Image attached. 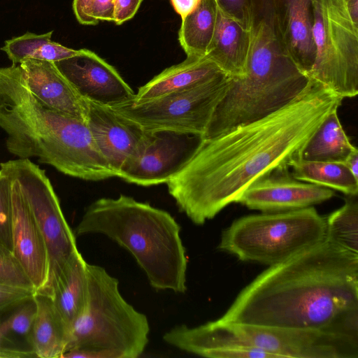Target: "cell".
<instances>
[{
    "instance_id": "6da1fadb",
    "label": "cell",
    "mask_w": 358,
    "mask_h": 358,
    "mask_svg": "<svg viewBox=\"0 0 358 358\" xmlns=\"http://www.w3.org/2000/svg\"><path fill=\"white\" fill-rule=\"evenodd\" d=\"M343 98L310 79L294 100L270 115L202 138L186 165L166 184L180 212L196 225L237 201L254 182L289 168Z\"/></svg>"
},
{
    "instance_id": "7a4b0ae2",
    "label": "cell",
    "mask_w": 358,
    "mask_h": 358,
    "mask_svg": "<svg viewBox=\"0 0 358 358\" xmlns=\"http://www.w3.org/2000/svg\"><path fill=\"white\" fill-rule=\"evenodd\" d=\"M218 320L358 338V255L325 239L270 266Z\"/></svg>"
},
{
    "instance_id": "3957f363",
    "label": "cell",
    "mask_w": 358,
    "mask_h": 358,
    "mask_svg": "<svg viewBox=\"0 0 358 358\" xmlns=\"http://www.w3.org/2000/svg\"><path fill=\"white\" fill-rule=\"evenodd\" d=\"M0 128L7 150L19 158L36 157L84 180L116 177L87 122L36 98L24 85L19 64L0 68Z\"/></svg>"
},
{
    "instance_id": "277c9868",
    "label": "cell",
    "mask_w": 358,
    "mask_h": 358,
    "mask_svg": "<svg viewBox=\"0 0 358 358\" xmlns=\"http://www.w3.org/2000/svg\"><path fill=\"white\" fill-rule=\"evenodd\" d=\"M75 235H103L127 250L157 291L187 290V259L180 227L167 211L124 194L92 203Z\"/></svg>"
},
{
    "instance_id": "5b68a950",
    "label": "cell",
    "mask_w": 358,
    "mask_h": 358,
    "mask_svg": "<svg viewBox=\"0 0 358 358\" xmlns=\"http://www.w3.org/2000/svg\"><path fill=\"white\" fill-rule=\"evenodd\" d=\"M87 278L85 301L71 325L66 352L82 349L108 352L115 358L140 357L149 342L146 315L123 298L118 280L104 268L87 263Z\"/></svg>"
},
{
    "instance_id": "8992f818",
    "label": "cell",
    "mask_w": 358,
    "mask_h": 358,
    "mask_svg": "<svg viewBox=\"0 0 358 358\" xmlns=\"http://www.w3.org/2000/svg\"><path fill=\"white\" fill-rule=\"evenodd\" d=\"M326 220L313 206L250 215L234 220L218 248L241 261L274 265L325 240Z\"/></svg>"
},
{
    "instance_id": "52a82bcc",
    "label": "cell",
    "mask_w": 358,
    "mask_h": 358,
    "mask_svg": "<svg viewBox=\"0 0 358 358\" xmlns=\"http://www.w3.org/2000/svg\"><path fill=\"white\" fill-rule=\"evenodd\" d=\"M310 83L294 62L248 61L245 74L232 78L216 106L203 138L258 120L284 107Z\"/></svg>"
},
{
    "instance_id": "ba28073f",
    "label": "cell",
    "mask_w": 358,
    "mask_h": 358,
    "mask_svg": "<svg viewBox=\"0 0 358 358\" xmlns=\"http://www.w3.org/2000/svg\"><path fill=\"white\" fill-rule=\"evenodd\" d=\"M316 57L308 77L336 94L358 93V27L342 0H312Z\"/></svg>"
},
{
    "instance_id": "9c48e42d",
    "label": "cell",
    "mask_w": 358,
    "mask_h": 358,
    "mask_svg": "<svg viewBox=\"0 0 358 358\" xmlns=\"http://www.w3.org/2000/svg\"><path fill=\"white\" fill-rule=\"evenodd\" d=\"M232 78L223 73L196 87L136 103L109 106L145 130L167 129L203 136Z\"/></svg>"
},
{
    "instance_id": "30bf717a",
    "label": "cell",
    "mask_w": 358,
    "mask_h": 358,
    "mask_svg": "<svg viewBox=\"0 0 358 358\" xmlns=\"http://www.w3.org/2000/svg\"><path fill=\"white\" fill-rule=\"evenodd\" d=\"M0 168L17 181L44 239L48 277L43 287L36 292L47 295L68 259L78 250L76 235L44 170L29 159L22 158L3 162Z\"/></svg>"
},
{
    "instance_id": "8fae6325",
    "label": "cell",
    "mask_w": 358,
    "mask_h": 358,
    "mask_svg": "<svg viewBox=\"0 0 358 358\" xmlns=\"http://www.w3.org/2000/svg\"><path fill=\"white\" fill-rule=\"evenodd\" d=\"M228 324L244 343L271 358H358V338L317 331Z\"/></svg>"
},
{
    "instance_id": "7c38bea8",
    "label": "cell",
    "mask_w": 358,
    "mask_h": 358,
    "mask_svg": "<svg viewBox=\"0 0 358 358\" xmlns=\"http://www.w3.org/2000/svg\"><path fill=\"white\" fill-rule=\"evenodd\" d=\"M147 131L138 155L118 176L127 182L145 187L166 183L190 160L203 138L185 131Z\"/></svg>"
},
{
    "instance_id": "4fadbf2b",
    "label": "cell",
    "mask_w": 358,
    "mask_h": 358,
    "mask_svg": "<svg viewBox=\"0 0 358 358\" xmlns=\"http://www.w3.org/2000/svg\"><path fill=\"white\" fill-rule=\"evenodd\" d=\"M54 63L86 100L112 106L129 101L135 96L117 70L90 50L80 49L77 55Z\"/></svg>"
},
{
    "instance_id": "5bb4252c",
    "label": "cell",
    "mask_w": 358,
    "mask_h": 358,
    "mask_svg": "<svg viewBox=\"0 0 358 358\" xmlns=\"http://www.w3.org/2000/svg\"><path fill=\"white\" fill-rule=\"evenodd\" d=\"M334 195L331 189L295 179L285 168L254 182L237 203L263 213L283 212L313 206Z\"/></svg>"
},
{
    "instance_id": "9a60e30c",
    "label": "cell",
    "mask_w": 358,
    "mask_h": 358,
    "mask_svg": "<svg viewBox=\"0 0 358 358\" xmlns=\"http://www.w3.org/2000/svg\"><path fill=\"white\" fill-rule=\"evenodd\" d=\"M86 122L100 152L118 177L138 155L148 131L112 108L90 101Z\"/></svg>"
},
{
    "instance_id": "2e32d148",
    "label": "cell",
    "mask_w": 358,
    "mask_h": 358,
    "mask_svg": "<svg viewBox=\"0 0 358 358\" xmlns=\"http://www.w3.org/2000/svg\"><path fill=\"white\" fill-rule=\"evenodd\" d=\"M167 344L189 354L208 358H271L245 344L230 324L220 320L189 327L176 325L166 331Z\"/></svg>"
},
{
    "instance_id": "e0dca14e",
    "label": "cell",
    "mask_w": 358,
    "mask_h": 358,
    "mask_svg": "<svg viewBox=\"0 0 358 358\" xmlns=\"http://www.w3.org/2000/svg\"><path fill=\"white\" fill-rule=\"evenodd\" d=\"M8 174L11 178L13 252L37 291L43 287L48 277L46 246L17 181Z\"/></svg>"
},
{
    "instance_id": "ac0fdd59",
    "label": "cell",
    "mask_w": 358,
    "mask_h": 358,
    "mask_svg": "<svg viewBox=\"0 0 358 358\" xmlns=\"http://www.w3.org/2000/svg\"><path fill=\"white\" fill-rule=\"evenodd\" d=\"M19 65L24 85L36 98L54 110L86 122L88 101L76 91L54 62L28 59Z\"/></svg>"
},
{
    "instance_id": "d6986e66",
    "label": "cell",
    "mask_w": 358,
    "mask_h": 358,
    "mask_svg": "<svg viewBox=\"0 0 358 358\" xmlns=\"http://www.w3.org/2000/svg\"><path fill=\"white\" fill-rule=\"evenodd\" d=\"M285 47L296 66L308 76L316 57L312 0H273Z\"/></svg>"
},
{
    "instance_id": "ffe728a7",
    "label": "cell",
    "mask_w": 358,
    "mask_h": 358,
    "mask_svg": "<svg viewBox=\"0 0 358 358\" xmlns=\"http://www.w3.org/2000/svg\"><path fill=\"white\" fill-rule=\"evenodd\" d=\"M223 73H224L214 62L206 57H187L181 63L164 69L141 86L132 101L140 103L187 90Z\"/></svg>"
},
{
    "instance_id": "44dd1931",
    "label": "cell",
    "mask_w": 358,
    "mask_h": 358,
    "mask_svg": "<svg viewBox=\"0 0 358 358\" xmlns=\"http://www.w3.org/2000/svg\"><path fill=\"white\" fill-rule=\"evenodd\" d=\"M250 43V30L218 9L215 30L204 57L227 76L241 78L245 74Z\"/></svg>"
},
{
    "instance_id": "7402d4cb",
    "label": "cell",
    "mask_w": 358,
    "mask_h": 358,
    "mask_svg": "<svg viewBox=\"0 0 358 358\" xmlns=\"http://www.w3.org/2000/svg\"><path fill=\"white\" fill-rule=\"evenodd\" d=\"M34 299L36 310L31 327V339L36 357H62L66 350L69 327L50 296L35 292Z\"/></svg>"
},
{
    "instance_id": "603a6c76",
    "label": "cell",
    "mask_w": 358,
    "mask_h": 358,
    "mask_svg": "<svg viewBox=\"0 0 358 358\" xmlns=\"http://www.w3.org/2000/svg\"><path fill=\"white\" fill-rule=\"evenodd\" d=\"M87 262L78 250L68 259L47 295L69 326L83 308L87 294Z\"/></svg>"
},
{
    "instance_id": "cb8c5ba5",
    "label": "cell",
    "mask_w": 358,
    "mask_h": 358,
    "mask_svg": "<svg viewBox=\"0 0 358 358\" xmlns=\"http://www.w3.org/2000/svg\"><path fill=\"white\" fill-rule=\"evenodd\" d=\"M36 310L32 296L0 313V358L36 357L31 339Z\"/></svg>"
},
{
    "instance_id": "d4e9b609",
    "label": "cell",
    "mask_w": 358,
    "mask_h": 358,
    "mask_svg": "<svg viewBox=\"0 0 358 358\" xmlns=\"http://www.w3.org/2000/svg\"><path fill=\"white\" fill-rule=\"evenodd\" d=\"M356 149L343 128L336 108L320 124L298 156L304 160L343 163Z\"/></svg>"
},
{
    "instance_id": "484cf974",
    "label": "cell",
    "mask_w": 358,
    "mask_h": 358,
    "mask_svg": "<svg viewBox=\"0 0 358 358\" xmlns=\"http://www.w3.org/2000/svg\"><path fill=\"white\" fill-rule=\"evenodd\" d=\"M217 14L215 0H200L194 10L182 18L178 40L187 57L206 55L215 30Z\"/></svg>"
},
{
    "instance_id": "4316f807",
    "label": "cell",
    "mask_w": 358,
    "mask_h": 358,
    "mask_svg": "<svg viewBox=\"0 0 358 358\" xmlns=\"http://www.w3.org/2000/svg\"><path fill=\"white\" fill-rule=\"evenodd\" d=\"M295 179L357 196L358 179L342 162L304 160L296 156L288 164Z\"/></svg>"
},
{
    "instance_id": "83f0119b",
    "label": "cell",
    "mask_w": 358,
    "mask_h": 358,
    "mask_svg": "<svg viewBox=\"0 0 358 358\" xmlns=\"http://www.w3.org/2000/svg\"><path fill=\"white\" fill-rule=\"evenodd\" d=\"M325 220V239L345 251L358 255L357 196H348L344 204Z\"/></svg>"
},
{
    "instance_id": "f1b7e54d",
    "label": "cell",
    "mask_w": 358,
    "mask_h": 358,
    "mask_svg": "<svg viewBox=\"0 0 358 358\" xmlns=\"http://www.w3.org/2000/svg\"><path fill=\"white\" fill-rule=\"evenodd\" d=\"M52 33L53 31L42 34L27 32L6 41L1 49L7 54L13 64L18 65L26 59H34L40 48L51 40Z\"/></svg>"
},
{
    "instance_id": "f546056e",
    "label": "cell",
    "mask_w": 358,
    "mask_h": 358,
    "mask_svg": "<svg viewBox=\"0 0 358 358\" xmlns=\"http://www.w3.org/2000/svg\"><path fill=\"white\" fill-rule=\"evenodd\" d=\"M11 178L0 168V243L13 251Z\"/></svg>"
},
{
    "instance_id": "4dcf8cb0",
    "label": "cell",
    "mask_w": 358,
    "mask_h": 358,
    "mask_svg": "<svg viewBox=\"0 0 358 358\" xmlns=\"http://www.w3.org/2000/svg\"><path fill=\"white\" fill-rule=\"evenodd\" d=\"M0 282L35 290L13 252L1 243H0Z\"/></svg>"
},
{
    "instance_id": "1f68e13d",
    "label": "cell",
    "mask_w": 358,
    "mask_h": 358,
    "mask_svg": "<svg viewBox=\"0 0 358 358\" xmlns=\"http://www.w3.org/2000/svg\"><path fill=\"white\" fill-rule=\"evenodd\" d=\"M219 10L236 20L245 29H250L251 0H215Z\"/></svg>"
},
{
    "instance_id": "d6a6232c",
    "label": "cell",
    "mask_w": 358,
    "mask_h": 358,
    "mask_svg": "<svg viewBox=\"0 0 358 358\" xmlns=\"http://www.w3.org/2000/svg\"><path fill=\"white\" fill-rule=\"evenodd\" d=\"M35 292L0 282V313L34 296Z\"/></svg>"
},
{
    "instance_id": "836d02e7",
    "label": "cell",
    "mask_w": 358,
    "mask_h": 358,
    "mask_svg": "<svg viewBox=\"0 0 358 358\" xmlns=\"http://www.w3.org/2000/svg\"><path fill=\"white\" fill-rule=\"evenodd\" d=\"M78 52L79 50L69 48L50 40L40 48L34 59L55 62L71 57Z\"/></svg>"
},
{
    "instance_id": "e575fe53",
    "label": "cell",
    "mask_w": 358,
    "mask_h": 358,
    "mask_svg": "<svg viewBox=\"0 0 358 358\" xmlns=\"http://www.w3.org/2000/svg\"><path fill=\"white\" fill-rule=\"evenodd\" d=\"M142 0H115L113 22L120 25L133 18Z\"/></svg>"
},
{
    "instance_id": "d590c367",
    "label": "cell",
    "mask_w": 358,
    "mask_h": 358,
    "mask_svg": "<svg viewBox=\"0 0 358 358\" xmlns=\"http://www.w3.org/2000/svg\"><path fill=\"white\" fill-rule=\"evenodd\" d=\"M115 0H94L90 15L96 21H113L114 19Z\"/></svg>"
},
{
    "instance_id": "8d00e7d4",
    "label": "cell",
    "mask_w": 358,
    "mask_h": 358,
    "mask_svg": "<svg viewBox=\"0 0 358 358\" xmlns=\"http://www.w3.org/2000/svg\"><path fill=\"white\" fill-rule=\"evenodd\" d=\"M94 0H73V9L78 22L83 25H94L98 21L90 15Z\"/></svg>"
},
{
    "instance_id": "74e56055",
    "label": "cell",
    "mask_w": 358,
    "mask_h": 358,
    "mask_svg": "<svg viewBox=\"0 0 358 358\" xmlns=\"http://www.w3.org/2000/svg\"><path fill=\"white\" fill-rule=\"evenodd\" d=\"M171 1L176 12L182 18L194 10L200 0H171Z\"/></svg>"
},
{
    "instance_id": "f35d334b",
    "label": "cell",
    "mask_w": 358,
    "mask_h": 358,
    "mask_svg": "<svg viewBox=\"0 0 358 358\" xmlns=\"http://www.w3.org/2000/svg\"><path fill=\"white\" fill-rule=\"evenodd\" d=\"M343 164L351 173L358 179V150H353L345 159Z\"/></svg>"
},
{
    "instance_id": "ab89813d",
    "label": "cell",
    "mask_w": 358,
    "mask_h": 358,
    "mask_svg": "<svg viewBox=\"0 0 358 358\" xmlns=\"http://www.w3.org/2000/svg\"><path fill=\"white\" fill-rule=\"evenodd\" d=\"M352 22L358 27V0H342Z\"/></svg>"
}]
</instances>
